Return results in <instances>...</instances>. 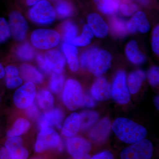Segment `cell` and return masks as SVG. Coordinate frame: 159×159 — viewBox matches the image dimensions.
<instances>
[{"mask_svg":"<svg viewBox=\"0 0 159 159\" xmlns=\"http://www.w3.org/2000/svg\"><path fill=\"white\" fill-rule=\"evenodd\" d=\"M112 129L121 141L133 144L145 139L147 134L146 129L126 118H119L115 120Z\"/></svg>","mask_w":159,"mask_h":159,"instance_id":"1","label":"cell"},{"mask_svg":"<svg viewBox=\"0 0 159 159\" xmlns=\"http://www.w3.org/2000/svg\"><path fill=\"white\" fill-rule=\"evenodd\" d=\"M29 16L33 22L40 25H50L54 21L56 12L48 0H40L31 7Z\"/></svg>","mask_w":159,"mask_h":159,"instance_id":"2","label":"cell"},{"mask_svg":"<svg viewBox=\"0 0 159 159\" xmlns=\"http://www.w3.org/2000/svg\"><path fill=\"white\" fill-rule=\"evenodd\" d=\"M31 42L35 48L40 50H50L56 47L60 41V35L54 30L38 29L31 33Z\"/></svg>","mask_w":159,"mask_h":159,"instance_id":"3","label":"cell"},{"mask_svg":"<svg viewBox=\"0 0 159 159\" xmlns=\"http://www.w3.org/2000/svg\"><path fill=\"white\" fill-rule=\"evenodd\" d=\"M83 91L79 82L74 79L68 80L65 84L63 99L65 105L71 111H75L82 104Z\"/></svg>","mask_w":159,"mask_h":159,"instance_id":"4","label":"cell"},{"mask_svg":"<svg viewBox=\"0 0 159 159\" xmlns=\"http://www.w3.org/2000/svg\"><path fill=\"white\" fill-rule=\"evenodd\" d=\"M50 148L62 151V144L58 134L50 127L41 128L35 145V151L40 152Z\"/></svg>","mask_w":159,"mask_h":159,"instance_id":"5","label":"cell"},{"mask_svg":"<svg viewBox=\"0 0 159 159\" xmlns=\"http://www.w3.org/2000/svg\"><path fill=\"white\" fill-rule=\"evenodd\" d=\"M152 154V142L148 139H142L122 150L120 156L124 159H149Z\"/></svg>","mask_w":159,"mask_h":159,"instance_id":"6","label":"cell"},{"mask_svg":"<svg viewBox=\"0 0 159 159\" xmlns=\"http://www.w3.org/2000/svg\"><path fill=\"white\" fill-rule=\"evenodd\" d=\"M9 24L11 34L16 40L21 41L25 39L28 30V24L19 11L16 10L11 11Z\"/></svg>","mask_w":159,"mask_h":159,"instance_id":"7","label":"cell"},{"mask_svg":"<svg viewBox=\"0 0 159 159\" xmlns=\"http://www.w3.org/2000/svg\"><path fill=\"white\" fill-rule=\"evenodd\" d=\"M35 95L36 90L34 84L27 82L15 93L13 96L15 104L18 108L26 109L33 102Z\"/></svg>","mask_w":159,"mask_h":159,"instance_id":"8","label":"cell"},{"mask_svg":"<svg viewBox=\"0 0 159 159\" xmlns=\"http://www.w3.org/2000/svg\"><path fill=\"white\" fill-rule=\"evenodd\" d=\"M112 96L114 100L120 103L125 104L130 100V95L126 83V75L125 72H118L114 80L111 90Z\"/></svg>","mask_w":159,"mask_h":159,"instance_id":"9","label":"cell"},{"mask_svg":"<svg viewBox=\"0 0 159 159\" xmlns=\"http://www.w3.org/2000/svg\"><path fill=\"white\" fill-rule=\"evenodd\" d=\"M67 148L69 153L74 158H90L88 154L91 150L89 142L79 137H70L67 141Z\"/></svg>","mask_w":159,"mask_h":159,"instance_id":"10","label":"cell"},{"mask_svg":"<svg viewBox=\"0 0 159 159\" xmlns=\"http://www.w3.org/2000/svg\"><path fill=\"white\" fill-rule=\"evenodd\" d=\"M112 59L109 52L106 50H101L98 52L96 60L89 70L96 77H101L110 68Z\"/></svg>","mask_w":159,"mask_h":159,"instance_id":"11","label":"cell"},{"mask_svg":"<svg viewBox=\"0 0 159 159\" xmlns=\"http://www.w3.org/2000/svg\"><path fill=\"white\" fill-rule=\"evenodd\" d=\"M10 159H25L29 156L28 150L22 145V139L19 136L9 137L5 144Z\"/></svg>","mask_w":159,"mask_h":159,"instance_id":"12","label":"cell"},{"mask_svg":"<svg viewBox=\"0 0 159 159\" xmlns=\"http://www.w3.org/2000/svg\"><path fill=\"white\" fill-rule=\"evenodd\" d=\"M127 28L129 33H145L148 32L150 30V24L145 12L142 11L136 12L127 23Z\"/></svg>","mask_w":159,"mask_h":159,"instance_id":"13","label":"cell"},{"mask_svg":"<svg viewBox=\"0 0 159 159\" xmlns=\"http://www.w3.org/2000/svg\"><path fill=\"white\" fill-rule=\"evenodd\" d=\"M45 59L49 68L55 73H61L66 64L63 54L57 49H50L46 52Z\"/></svg>","mask_w":159,"mask_h":159,"instance_id":"14","label":"cell"},{"mask_svg":"<svg viewBox=\"0 0 159 159\" xmlns=\"http://www.w3.org/2000/svg\"><path fill=\"white\" fill-rule=\"evenodd\" d=\"M64 117L63 112L60 109H53L48 111L39 119L40 127L41 129L44 127L55 126L57 128L61 129Z\"/></svg>","mask_w":159,"mask_h":159,"instance_id":"15","label":"cell"},{"mask_svg":"<svg viewBox=\"0 0 159 159\" xmlns=\"http://www.w3.org/2000/svg\"><path fill=\"white\" fill-rule=\"evenodd\" d=\"M93 97L98 101H106L111 97V89L109 83L103 77H99L95 81L92 89Z\"/></svg>","mask_w":159,"mask_h":159,"instance_id":"16","label":"cell"},{"mask_svg":"<svg viewBox=\"0 0 159 159\" xmlns=\"http://www.w3.org/2000/svg\"><path fill=\"white\" fill-rule=\"evenodd\" d=\"M88 23L93 34L99 38H104L108 32V26L99 14L92 13L88 16Z\"/></svg>","mask_w":159,"mask_h":159,"instance_id":"17","label":"cell"},{"mask_svg":"<svg viewBox=\"0 0 159 159\" xmlns=\"http://www.w3.org/2000/svg\"><path fill=\"white\" fill-rule=\"evenodd\" d=\"M111 126V122L108 119H102L90 132V138L96 142L104 141L108 137Z\"/></svg>","mask_w":159,"mask_h":159,"instance_id":"18","label":"cell"},{"mask_svg":"<svg viewBox=\"0 0 159 159\" xmlns=\"http://www.w3.org/2000/svg\"><path fill=\"white\" fill-rule=\"evenodd\" d=\"M20 74L24 80L27 82L41 84L43 81V76L33 66L23 64L20 67Z\"/></svg>","mask_w":159,"mask_h":159,"instance_id":"19","label":"cell"},{"mask_svg":"<svg viewBox=\"0 0 159 159\" xmlns=\"http://www.w3.org/2000/svg\"><path fill=\"white\" fill-rule=\"evenodd\" d=\"M80 128V117L79 114L74 112L66 119L62 129V134L66 137H74Z\"/></svg>","mask_w":159,"mask_h":159,"instance_id":"20","label":"cell"},{"mask_svg":"<svg viewBox=\"0 0 159 159\" xmlns=\"http://www.w3.org/2000/svg\"><path fill=\"white\" fill-rule=\"evenodd\" d=\"M125 53L128 59L134 64H142L146 60V57L139 51L138 43L134 40L130 41L127 44L125 48Z\"/></svg>","mask_w":159,"mask_h":159,"instance_id":"21","label":"cell"},{"mask_svg":"<svg viewBox=\"0 0 159 159\" xmlns=\"http://www.w3.org/2000/svg\"><path fill=\"white\" fill-rule=\"evenodd\" d=\"M62 50L71 70L73 72L78 70L79 63L78 59V51L76 46L72 44L65 43L62 46Z\"/></svg>","mask_w":159,"mask_h":159,"instance_id":"22","label":"cell"},{"mask_svg":"<svg viewBox=\"0 0 159 159\" xmlns=\"http://www.w3.org/2000/svg\"><path fill=\"white\" fill-rule=\"evenodd\" d=\"M6 82L7 88L12 89L19 86L23 82L19 76V71L14 66L9 65L5 68Z\"/></svg>","mask_w":159,"mask_h":159,"instance_id":"23","label":"cell"},{"mask_svg":"<svg viewBox=\"0 0 159 159\" xmlns=\"http://www.w3.org/2000/svg\"><path fill=\"white\" fill-rule=\"evenodd\" d=\"M99 11L103 14H113L118 11L120 6V0H93Z\"/></svg>","mask_w":159,"mask_h":159,"instance_id":"24","label":"cell"},{"mask_svg":"<svg viewBox=\"0 0 159 159\" xmlns=\"http://www.w3.org/2000/svg\"><path fill=\"white\" fill-rule=\"evenodd\" d=\"M145 78V73L142 70H137L129 74L127 82L131 93L134 94L139 92Z\"/></svg>","mask_w":159,"mask_h":159,"instance_id":"25","label":"cell"},{"mask_svg":"<svg viewBox=\"0 0 159 159\" xmlns=\"http://www.w3.org/2000/svg\"><path fill=\"white\" fill-rule=\"evenodd\" d=\"M54 9L56 14L61 18L70 17L74 12V5L68 0H62L57 2Z\"/></svg>","mask_w":159,"mask_h":159,"instance_id":"26","label":"cell"},{"mask_svg":"<svg viewBox=\"0 0 159 159\" xmlns=\"http://www.w3.org/2000/svg\"><path fill=\"white\" fill-rule=\"evenodd\" d=\"M127 24L123 19L116 17L112 18L110 22L112 32L119 37H125L128 33Z\"/></svg>","mask_w":159,"mask_h":159,"instance_id":"27","label":"cell"},{"mask_svg":"<svg viewBox=\"0 0 159 159\" xmlns=\"http://www.w3.org/2000/svg\"><path fill=\"white\" fill-rule=\"evenodd\" d=\"M62 30L63 40L66 43L71 44L78 34L77 26L72 21H66L63 25Z\"/></svg>","mask_w":159,"mask_h":159,"instance_id":"28","label":"cell"},{"mask_svg":"<svg viewBox=\"0 0 159 159\" xmlns=\"http://www.w3.org/2000/svg\"><path fill=\"white\" fill-rule=\"evenodd\" d=\"M30 127V123L28 120L22 118L18 119L12 127L7 132L8 137L19 136L27 131Z\"/></svg>","mask_w":159,"mask_h":159,"instance_id":"29","label":"cell"},{"mask_svg":"<svg viewBox=\"0 0 159 159\" xmlns=\"http://www.w3.org/2000/svg\"><path fill=\"white\" fill-rule=\"evenodd\" d=\"M99 50L96 48H93L84 52L80 57V63L84 69H89L93 65L98 55Z\"/></svg>","mask_w":159,"mask_h":159,"instance_id":"30","label":"cell"},{"mask_svg":"<svg viewBox=\"0 0 159 159\" xmlns=\"http://www.w3.org/2000/svg\"><path fill=\"white\" fill-rule=\"evenodd\" d=\"M79 115L80 117V127L82 129L89 128L93 125L99 118L98 113L93 111H84Z\"/></svg>","mask_w":159,"mask_h":159,"instance_id":"31","label":"cell"},{"mask_svg":"<svg viewBox=\"0 0 159 159\" xmlns=\"http://www.w3.org/2000/svg\"><path fill=\"white\" fill-rule=\"evenodd\" d=\"M16 54L17 57L21 60L29 61L34 57V49L29 43H24L17 47Z\"/></svg>","mask_w":159,"mask_h":159,"instance_id":"32","label":"cell"},{"mask_svg":"<svg viewBox=\"0 0 159 159\" xmlns=\"http://www.w3.org/2000/svg\"><path fill=\"white\" fill-rule=\"evenodd\" d=\"M37 99L39 105L43 109H49L54 105V98L49 91L45 90L41 91L38 94Z\"/></svg>","mask_w":159,"mask_h":159,"instance_id":"33","label":"cell"},{"mask_svg":"<svg viewBox=\"0 0 159 159\" xmlns=\"http://www.w3.org/2000/svg\"><path fill=\"white\" fill-rule=\"evenodd\" d=\"M64 83V77L61 73H53L50 81V88L54 93L58 94L62 89Z\"/></svg>","mask_w":159,"mask_h":159,"instance_id":"34","label":"cell"},{"mask_svg":"<svg viewBox=\"0 0 159 159\" xmlns=\"http://www.w3.org/2000/svg\"><path fill=\"white\" fill-rule=\"evenodd\" d=\"M11 35L9 23L4 17H0V44L6 42Z\"/></svg>","mask_w":159,"mask_h":159,"instance_id":"35","label":"cell"},{"mask_svg":"<svg viewBox=\"0 0 159 159\" xmlns=\"http://www.w3.org/2000/svg\"><path fill=\"white\" fill-rule=\"evenodd\" d=\"M120 9L121 12L126 16H129L134 14L138 10L136 4L133 3H125L120 5Z\"/></svg>","mask_w":159,"mask_h":159,"instance_id":"36","label":"cell"},{"mask_svg":"<svg viewBox=\"0 0 159 159\" xmlns=\"http://www.w3.org/2000/svg\"><path fill=\"white\" fill-rule=\"evenodd\" d=\"M149 83L153 86L158 84L159 82V70L157 66H154L150 69L148 73Z\"/></svg>","mask_w":159,"mask_h":159,"instance_id":"37","label":"cell"},{"mask_svg":"<svg viewBox=\"0 0 159 159\" xmlns=\"http://www.w3.org/2000/svg\"><path fill=\"white\" fill-rule=\"evenodd\" d=\"M152 48L156 54L159 53V26H157L152 32Z\"/></svg>","mask_w":159,"mask_h":159,"instance_id":"38","label":"cell"},{"mask_svg":"<svg viewBox=\"0 0 159 159\" xmlns=\"http://www.w3.org/2000/svg\"><path fill=\"white\" fill-rule=\"evenodd\" d=\"M95 99L91 94L89 93H85L83 96L81 106L88 107H94L97 105V102Z\"/></svg>","mask_w":159,"mask_h":159,"instance_id":"39","label":"cell"},{"mask_svg":"<svg viewBox=\"0 0 159 159\" xmlns=\"http://www.w3.org/2000/svg\"><path fill=\"white\" fill-rule=\"evenodd\" d=\"M91 42V40L81 34L80 36H77L72 41L71 44L77 47H84L88 45Z\"/></svg>","mask_w":159,"mask_h":159,"instance_id":"40","label":"cell"},{"mask_svg":"<svg viewBox=\"0 0 159 159\" xmlns=\"http://www.w3.org/2000/svg\"><path fill=\"white\" fill-rule=\"evenodd\" d=\"M37 61L38 64L42 70L47 74H49L51 73V69L48 66L46 60L45 59V57H44L42 54H38Z\"/></svg>","mask_w":159,"mask_h":159,"instance_id":"41","label":"cell"},{"mask_svg":"<svg viewBox=\"0 0 159 159\" xmlns=\"http://www.w3.org/2000/svg\"><path fill=\"white\" fill-rule=\"evenodd\" d=\"M26 109V115L30 119H34L38 116L39 111L37 106L34 103L32 102L31 105Z\"/></svg>","mask_w":159,"mask_h":159,"instance_id":"42","label":"cell"},{"mask_svg":"<svg viewBox=\"0 0 159 159\" xmlns=\"http://www.w3.org/2000/svg\"><path fill=\"white\" fill-rule=\"evenodd\" d=\"M113 158L111 153L108 151L103 152L91 158L92 159H111Z\"/></svg>","mask_w":159,"mask_h":159,"instance_id":"43","label":"cell"},{"mask_svg":"<svg viewBox=\"0 0 159 159\" xmlns=\"http://www.w3.org/2000/svg\"><path fill=\"white\" fill-rule=\"evenodd\" d=\"M81 34L85 36L89 39L91 40L93 37L94 34L89 26L88 25H85L84 26Z\"/></svg>","mask_w":159,"mask_h":159,"instance_id":"44","label":"cell"},{"mask_svg":"<svg viewBox=\"0 0 159 159\" xmlns=\"http://www.w3.org/2000/svg\"><path fill=\"white\" fill-rule=\"evenodd\" d=\"M0 159H10L8 151L5 147L0 148Z\"/></svg>","mask_w":159,"mask_h":159,"instance_id":"45","label":"cell"},{"mask_svg":"<svg viewBox=\"0 0 159 159\" xmlns=\"http://www.w3.org/2000/svg\"><path fill=\"white\" fill-rule=\"evenodd\" d=\"M20 1L24 3L26 6L32 7L38 2H39L40 0H20Z\"/></svg>","mask_w":159,"mask_h":159,"instance_id":"46","label":"cell"},{"mask_svg":"<svg viewBox=\"0 0 159 159\" xmlns=\"http://www.w3.org/2000/svg\"><path fill=\"white\" fill-rule=\"evenodd\" d=\"M5 68L0 62V79H2L3 77H5Z\"/></svg>","mask_w":159,"mask_h":159,"instance_id":"47","label":"cell"},{"mask_svg":"<svg viewBox=\"0 0 159 159\" xmlns=\"http://www.w3.org/2000/svg\"><path fill=\"white\" fill-rule=\"evenodd\" d=\"M154 102L155 105L157 109L158 110L159 109V96H157L155 98L154 100Z\"/></svg>","mask_w":159,"mask_h":159,"instance_id":"48","label":"cell"},{"mask_svg":"<svg viewBox=\"0 0 159 159\" xmlns=\"http://www.w3.org/2000/svg\"><path fill=\"white\" fill-rule=\"evenodd\" d=\"M50 1H52V2H59V1H62V0H50Z\"/></svg>","mask_w":159,"mask_h":159,"instance_id":"49","label":"cell"},{"mask_svg":"<svg viewBox=\"0 0 159 159\" xmlns=\"http://www.w3.org/2000/svg\"><path fill=\"white\" fill-rule=\"evenodd\" d=\"M1 96H0V102H1Z\"/></svg>","mask_w":159,"mask_h":159,"instance_id":"50","label":"cell"}]
</instances>
